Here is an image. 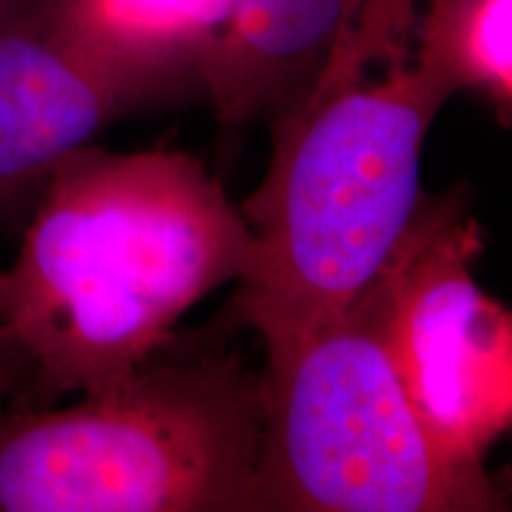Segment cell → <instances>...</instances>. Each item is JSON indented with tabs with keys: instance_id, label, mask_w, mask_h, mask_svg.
<instances>
[{
	"instance_id": "1",
	"label": "cell",
	"mask_w": 512,
	"mask_h": 512,
	"mask_svg": "<svg viewBox=\"0 0 512 512\" xmlns=\"http://www.w3.org/2000/svg\"><path fill=\"white\" fill-rule=\"evenodd\" d=\"M242 211L200 159L83 147L38 192L0 271V328L38 403L91 394L171 339L183 313L252 266Z\"/></svg>"
},
{
	"instance_id": "2",
	"label": "cell",
	"mask_w": 512,
	"mask_h": 512,
	"mask_svg": "<svg viewBox=\"0 0 512 512\" xmlns=\"http://www.w3.org/2000/svg\"><path fill=\"white\" fill-rule=\"evenodd\" d=\"M448 98L411 64L275 121L268 174L242 204L254 249L238 309L261 337L342 316L382 273L422 202V145Z\"/></svg>"
},
{
	"instance_id": "3",
	"label": "cell",
	"mask_w": 512,
	"mask_h": 512,
	"mask_svg": "<svg viewBox=\"0 0 512 512\" xmlns=\"http://www.w3.org/2000/svg\"><path fill=\"white\" fill-rule=\"evenodd\" d=\"M264 380L140 363L69 408H0V512H256Z\"/></svg>"
},
{
	"instance_id": "4",
	"label": "cell",
	"mask_w": 512,
	"mask_h": 512,
	"mask_svg": "<svg viewBox=\"0 0 512 512\" xmlns=\"http://www.w3.org/2000/svg\"><path fill=\"white\" fill-rule=\"evenodd\" d=\"M264 342L256 512L503 508L484 465L427 430L361 306Z\"/></svg>"
},
{
	"instance_id": "5",
	"label": "cell",
	"mask_w": 512,
	"mask_h": 512,
	"mask_svg": "<svg viewBox=\"0 0 512 512\" xmlns=\"http://www.w3.org/2000/svg\"><path fill=\"white\" fill-rule=\"evenodd\" d=\"M482 249L463 200H422L392 259L354 302L427 430L475 465L512 422V316L475 283Z\"/></svg>"
},
{
	"instance_id": "6",
	"label": "cell",
	"mask_w": 512,
	"mask_h": 512,
	"mask_svg": "<svg viewBox=\"0 0 512 512\" xmlns=\"http://www.w3.org/2000/svg\"><path fill=\"white\" fill-rule=\"evenodd\" d=\"M143 95L64 34L46 0H10L0 12V211L41 192Z\"/></svg>"
},
{
	"instance_id": "7",
	"label": "cell",
	"mask_w": 512,
	"mask_h": 512,
	"mask_svg": "<svg viewBox=\"0 0 512 512\" xmlns=\"http://www.w3.org/2000/svg\"><path fill=\"white\" fill-rule=\"evenodd\" d=\"M361 0H219L197 79L226 124L292 114L316 86Z\"/></svg>"
},
{
	"instance_id": "8",
	"label": "cell",
	"mask_w": 512,
	"mask_h": 512,
	"mask_svg": "<svg viewBox=\"0 0 512 512\" xmlns=\"http://www.w3.org/2000/svg\"><path fill=\"white\" fill-rule=\"evenodd\" d=\"M415 67L448 93L482 91L512 105V0H432L415 34Z\"/></svg>"
},
{
	"instance_id": "9",
	"label": "cell",
	"mask_w": 512,
	"mask_h": 512,
	"mask_svg": "<svg viewBox=\"0 0 512 512\" xmlns=\"http://www.w3.org/2000/svg\"><path fill=\"white\" fill-rule=\"evenodd\" d=\"M29 382V366L27 358H24L22 351L12 337L0 328V408L8 396L24 392Z\"/></svg>"
},
{
	"instance_id": "10",
	"label": "cell",
	"mask_w": 512,
	"mask_h": 512,
	"mask_svg": "<svg viewBox=\"0 0 512 512\" xmlns=\"http://www.w3.org/2000/svg\"><path fill=\"white\" fill-rule=\"evenodd\" d=\"M8 3H10V0H0V12L8 8Z\"/></svg>"
}]
</instances>
